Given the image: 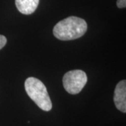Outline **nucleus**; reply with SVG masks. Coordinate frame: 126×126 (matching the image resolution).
Returning a JSON list of instances; mask_svg holds the SVG:
<instances>
[{"mask_svg": "<svg viewBox=\"0 0 126 126\" xmlns=\"http://www.w3.org/2000/svg\"><path fill=\"white\" fill-rule=\"evenodd\" d=\"M88 77L82 70H72L67 72L63 77V86L69 94L79 93L86 86Z\"/></svg>", "mask_w": 126, "mask_h": 126, "instance_id": "3", "label": "nucleus"}, {"mask_svg": "<svg viewBox=\"0 0 126 126\" xmlns=\"http://www.w3.org/2000/svg\"><path fill=\"white\" fill-rule=\"evenodd\" d=\"M88 29L86 22L81 18L70 16L60 21L53 28L54 36L62 41H69L80 38Z\"/></svg>", "mask_w": 126, "mask_h": 126, "instance_id": "1", "label": "nucleus"}, {"mask_svg": "<svg viewBox=\"0 0 126 126\" xmlns=\"http://www.w3.org/2000/svg\"><path fill=\"white\" fill-rule=\"evenodd\" d=\"M113 100L116 107L122 112H126V81H121L114 90Z\"/></svg>", "mask_w": 126, "mask_h": 126, "instance_id": "4", "label": "nucleus"}, {"mask_svg": "<svg viewBox=\"0 0 126 126\" xmlns=\"http://www.w3.org/2000/svg\"><path fill=\"white\" fill-rule=\"evenodd\" d=\"M6 41H7L6 38L4 36L0 34V50L1 49V48L6 45Z\"/></svg>", "mask_w": 126, "mask_h": 126, "instance_id": "6", "label": "nucleus"}, {"mask_svg": "<svg viewBox=\"0 0 126 126\" xmlns=\"http://www.w3.org/2000/svg\"><path fill=\"white\" fill-rule=\"evenodd\" d=\"M117 6L120 9H123V8H126V0H118L117 3Z\"/></svg>", "mask_w": 126, "mask_h": 126, "instance_id": "7", "label": "nucleus"}, {"mask_svg": "<svg viewBox=\"0 0 126 126\" xmlns=\"http://www.w3.org/2000/svg\"><path fill=\"white\" fill-rule=\"evenodd\" d=\"M39 0H16V6L21 14L30 15L38 7Z\"/></svg>", "mask_w": 126, "mask_h": 126, "instance_id": "5", "label": "nucleus"}, {"mask_svg": "<svg viewBox=\"0 0 126 126\" xmlns=\"http://www.w3.org/2000/svg\"><path fill=\"white\" fill-rule=\"evenodd\" d=\"M25 89L28 96L43 111H49L52 102L45 85L34 77H29L25 82Z\"/></svg>", "mask_w": 126, "mask_h": 126, "instance_id": "2", "label": "nucleus"}]
</instances>
